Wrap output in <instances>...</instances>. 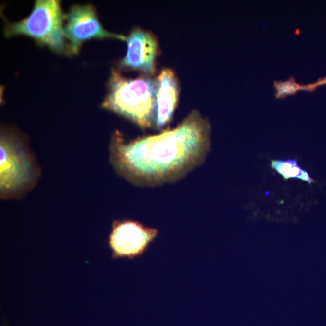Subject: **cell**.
<instances>
[{
	"label": "cell",
	"instance_id": "3",
	"mask_svg": "<svg viewBox=\"0 0 326 326\" xmlns=\"http://www.w3.org/2000/svg\"><path fill=\"white\" fill-rule=\"evenodd\" d=\"M0 152L1 197L6 199L22 197L38 179L35 159L24 140L12 132H1Z\"/></svg>",
	"mask_w": 326,
	"mask_h": 326
},
{
	"label": "cell",
	"instance_id": "10",
	"mask_svg": "<svg viewBox=\"0 0 326 326\" xmlns=\"http://www.w3.org/2000/svg\"><path fill=\"white\" fill-rule=\"evenodd\" d=\"M274 87L276 90L275 97L280 99L293 96L300 91H308L307 85L298 84L293 77H290L286 81L275 82Z\"/></svg>",
	"mask_w": 326,
	"mask_h": 326
},
{
	"label": "cell",
	"instance_id": "11",
	"mask_svg": "<svg viewBox=\"0 0 326 326\" xmlns=\"http://www.w3.org/2000/svg\"><path fill=\"white\" fill-rule=\"evenodd\" d=\"M324 85H326V77L318 79L317 82L313 83V84H308V89H309V92H313L315 91V90L318 87Z\"/></svg>",
	"mask_w": 326,
	"mask_h": 326
},
{
	"label": "cell",
	"instance_id": "7",
	"mask_svg": "<svg viewBox=\"0 0 326 326\" xmlns=\"http://www.w3.org/2000/svg\"><path fill=\"white\" fill-rule=\"evenodd\" d=\"M126 42L127 54L120 61V67L153 77L157 72L160 52L157 36L151 32L136 27L130 33Z\"/></svg>",
	"mask_w": 326,
	"mask_h": 326
},
{
	"label": "cell",
	"instance_id": "8",
	"mask_svg": "<svg viewBox=\"0 0 326 326\" xmlns=\"http://www.w3.org/2000/svg\"><path fill=\"white\" fill-rule=\"evenodd\" d=\"M156 125L162 130L171 122L180 96V84L176 74L170 69H163L157 77Z\"/></svg>",
	"mask_w": 326,
	"mask_h": 326
},
{
	"label": "cell",
	"instance_id": "4",
	"mask_svg": "<svg viewBox=\"0 0 326 326\" xmlns=\"http://www.w3.org/2000/svg\"><path fill=\"white\" fill-rule=\"evenodd\" d=\"M65 15L57 0H37L31 14L22 21L7 23L4 28L7 37L25 35L41 46L62 54L66 52L64 36Z\"/></svg>",
	"mask_w": 326,
	"mask_h": 326
},
{
	"label": "cell",
	"instance_id": "2",
	"mask_svg": "<svg viewBox=\"0 0 326 326\" xmlns=\"http://www.w3.org/2000/svg\"><path fill=\"white\" fill-rule=\"evenodd\" d=\"M108 87L103 109L130 120L142 130L155 129L157 79L144 76L127 78L114 69Z\"/></svg>",
	"mask_w": 326,
	"mask_h": 326
},
{
	"label": "cell",
	"instance_id": "5",
	"mask_svg": "<svg viewBox=\"0 0 326 326\" xmlns=\"http://www.w3.org/2000/svg\"><path fill=\"white\" fill-rule=\"evenodd\" d=\"M65 19L64 36L69 41L67 47L68 54H78L83 42L92 38H113L127 41V37L124 35L110 32L103 27L91 5H74L66 15Z\"/></svg>",
	"mask_w": 326,
	"mask_h": 326
},
{
	"label": "cell",
	"instance_id": "1",
	"mask_svg": "<svg viewBox=\"0 0 326 326\" xmlns=\"http://www.w3.org/2000/svg\"><path fill=\"white\" fill-rule=\"evenodd\" d=\"M209 120L194 110L174 128L125 141L119 131L110 142L115 172L136 186L154 187L181 180L206 160L211 146Z\"/></svg>",
	"mask_w": 326,
	"mask_h": 326
},
{
	"label": "cell",
	"instance_id": "9",
	"mask_svg": "<svg viewBox=\"0 0 326 326\" xmlns=\"http://www.w3.org/2000/svg\"><path fill=\"white\" fill-rule=\"evenodd\" d=\"M271 167L283 179H298L303 181L309 184L315 182L307 170L302 169L295 160H272Z\"/></svg>",
	"mask_w": 326,
	"mask_h": 326
},
{
	"label": "cell",
	"instance_id": "6",
	"mask_svg": "<svg viewBox=\"0 0 326 326\" xmlns=\"http://www.w3.org/2000/svg\"><path fill=\"white\" fill-rule=\"evenodd\" d=\"M159 230L133 220H117L112 225L109 244L114 259L142 256L157 239Z\"/></svg>",
	"mask_w": 326,
	"mask_h": 326
}]
</instances>
